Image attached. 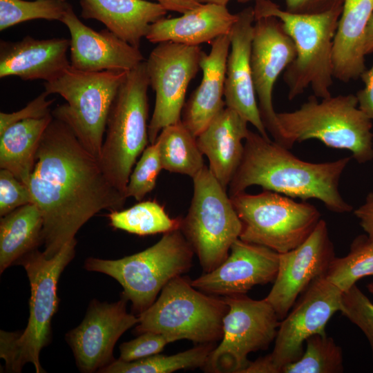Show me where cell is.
<instances>
[{"instance_id":"32","label":"cell","mask_w":373,"mask_h":373,"mask_svg":"<svg viewBox=\"0 0 373 373\" xmlns=\"http://www.w3.org/2000/svg\"><path fill=\"white\" fill-rule=\"evenodd\" d=\"M325 276L343 291L359 279L373 276V242L366 234L356 236L349 253L343 257H335Z\"/></svg>"},{"instance_id":"3","label":"cell","mask_w":373,"mask_h":373,"mask_svg":"<svg viewBox=\"0 0 373 373\" xmlns=\"http://www.w3.org/2000/svg\"><path fill=\"white\" fill-rule=\"evenodd\" d=\"M75 238L55 256L47 258L38 249L21 257L15 265L23 267L30 285L29 318L23 332H0V356L7 372H20L27 363L37 373L45 372L39 362L41 350L51 339V321L59 307V277L75 256Z\"/></svg>"},{"instance_id":"7","label":"cell","mask_w":373,"mask_h":373,"mask_svg":"<svg viewBox=\"0 0 373 373\" xmlns=\"http://www.w3.org/2000/svg\"><path fill=\"white\" fill-rule=\"evenodd\" d=\"M194 251L180 229L164 233L153 246L116 260L90 257L84 267L106 274L122 287L123 297L141 314L157 299L163 287L192 266Z\"/></svg>"},{"instance_id":"39","label":"cell","mask_w":373,"mask_h":373,"mask_svg":"<svg viewBox=\"0 0 373 373\" xmlns=\"http://www.w3.org/2000/svg\"><path fill=\"white\" fill-rule=\"evenodd\" d=\"M49 95L44 90L30 102L24 108L13 113H0V133L9 126L28 119L40 118L52 113L50 106L54 99H48Z\"/></svg>"},{"instance_id":"10","label":"cell","mask_w":373,"mask_h":373,"mask_svg":"<svg viewBox=\"0 0 373 373\" xmlns=\"http://www.w3.org/2000/svg\"><path fill=\"white\" fill-rule=\"evenodd\" d=\"M229 197L242 224L239 238L278 254L303 243L321 219L315 206L269 190Z\"/></svg>"},{"instance_id":"11","label":"cell","mask_w":373,"mask_h":373,"mask_svg":"<svg viewBox=\"0 0 373 373\" xmlns=\"http://www.w3.org/2000/svg\"><path fill=\"white\" fill-rule=\"evenodd\" d=\"M193 195L180 230L208 273L227 258L242 224L229 195L206 166L193 178Z\"/></svg>"},{"instance_id":"4","label":"cell","mask_w":373,"mask_h":373,"mask_svg":"<svg viewBox=\"0 0 373 373\" xmlns=\"http://www.w3.org/2000/svg\"><path fill=\"white\" fill-rule=\"evenodd\" d=\"M255 20L274 17L293 40L296 56L285 70L288 99L293 100L311 87L321 99L330 97L333 84V47L343 5L316 15H298L283 10L271 0H255Z\"/></svg>"},{"instance_id":"45","label":"cell","mask_w":373,"mask_h":373,"mask_svg":"<svg viewBox=\"0 0 373 373\" xmlns=\"http://www.w3.org/2000/svg\"><path fill=\"white\" fill-rule=\"evenodd\" d=\"M200 3H216L219 5H223L227 6L228 3L231 0H197ZM245 0H237L239 3H243Z\"/></svg>"},{"instance_id":"33","label":"cell","mask_w":373,"mask_h":373,"mask_svg":"<svg viewBox=\"0 0 373 373\" xmlns=\"http://www.w3.org/2000/svg\"><path fill=\"white\" fill-rule=\"evenodd\" d=\"M297 361L285 365L281 373H340L343 372V351L332 337L316 334L306 341Z\"/></svg>"},{"instance_id":"13","label":"cell","mask_w":373,"mask_h":373,"mask_svg":"<svg viewBox=\"0 0 373 373\" xmlns=\"http://www.w3.org/2000/svg\"><path fill=\"white\" fill-rule=\"evenodd\" d=\"M203 53L199 46L164 41L157 44L145 61L155 93L148 131L151 144L164 128L181 121L187 88L200 69Z\"/></svg>"},{"instance_id":"36","label":"cell","mask_w":373,"mask_h":373,"mask_svg":"<svg viewBox=\"0 0 373 373\" xmlns=\"http://www.w3.org/2000/svg\"><path fill=\"white\" fill-rule=\"evenodd\" d=\"M340 312L365 334L373 358V303L356 284L343 291Z\"/></svg>"},{"instance_id":"22","label":"cell","mask_w":373,"mask_h":373,"mask_svg":"<svg viewBox=\"0 0 373 373\" xmlns=\"http://www.w3.org/2000/svg\"><path fill=\"white\" fill-rule=\"evenodd\" d=\"M207 55L200 61L202 77L198 87L185 102L181 120L197 137L226 106L224 93L227 57L230 49L229 35L217 37Z\"/></svg>"},{"instance_id":"43","label":"cell","mask_w":373,"mask_h":373,"mask_svg":"<svg viewBox=\"0 0 373 373\" xmlns=\"http://www.w3.org/2000/svg\"><path fill=\"white\" fill-rule=\"evenodd\" d=\"M161 4L167 11L177 12L181 14L199 6L197 0H155Z\"/></svg>"},{"instance_id":"37","label":"cell","mask_w":373,"mask_h":373,"mask_svg":"<svg viewBox=\"0 0 373 373\" xmlns=\"http://www.w3.org/2000/svg\"><path fill=\"white\" fill-rule=\"evenodd\" d=\"M174 341L173 338L163 334L143 332L136 338L120 345L119 359L128 362L151 356L159 354L166 345Z\"/></svg>"},{"instance_id":"24","label":"cell","mask_w":373,"mask_h":373,"mask_svg":"<svg viewBox=\"0 0 373 373\" xmlns=\"http://www.w3.org/2000/svg\"><path fill=\"white\" fill-rule=\"evenodd\" d=\"M249 122L226 106L196 137L209 162V169L227 189L241 162Z\"/></svg>"},{"instance_id":"18","label":"cell","mask_w":373,"mask_h":373,"mask_svg":"<svg viewBox=\"0 0 373 373\" xmlns=\"http://www.w3.org/2000/svg\"><path fill=\"white\" fill-rule=\"evenodd\" d=\"M278 265V252L238 238L222 264L191 280V284L210 295L245 294L255 285L274 281Z\"/></svg>"},{"instance_id":"25","label":"cell","mask_w":373,"mask_h":373,"mask_svg":"<svg viewBox=\"0 0 373 373\" xmlns=\"http://www.w3.org/2000/svg\"><path fill=\"white\" fill-rule=\"evenodd\" d=\"M79 5L82 18L102 22L136 48L150 26L167 13L161 4L146 0H80Z\"/></svg>"},{"instance_id":"44","label":"cell","mask_w":373,"mask_h":373,"mask_svg":"<svg viewBox=\"0 0 373 373\" xmlns=\"http://www.w3.org/2000/svg\"><path fill=\"white\" fill-rule=\"evenodd\" d=\"M363 48L365 55L373 52V14L369 20L365 31Z\"/></svg>"},{"instance_id":"8","label":"cell","mask_w":373,"mask_h":373,"mask_svg":"<svg viewBox=\"0 0 373 373\" xmlns=\"http://www.w3.org/2000/svg\"><path fill=\"white\" fill-rule=\"evenodd\" d=\"M127 73L85 72L70 66L57 78L44 84L48 95H59L66 102L52 111L53 117L67 124L98 160L111 106Z\"/></svg>"},{"instance_id":"9","label":"cell","mask_w":373,"mask_h":373,"mask_svg":"<svg viewBox=\"0 0 373 373\" xmlns=\"http://www.w3.org/2000/svg\"><path fill=\"white\" fill-rule=\"evenodd\" d=\"M229 307L223 298L195 288L191 280L177 276L159 297L139 314L137 334L153 332L195 343H213L222 337V321Z\"/></svg>"},{"instance_id":"2","label":"cell","mask_w":373,"mask_h":373,"mask_svg":"<svg viewBox=\"0 0 373 373\" xmlns=\"http://www.w3.org/2000/svg\"><path fill=\"white\" fill-rule=\"evenodd\" d=\"M351 157L323 163L300 160L289 149L249 131L241 162L229 184L232 195L253 185L305 201L317 199L334 213L350 212L339 182Z\"/></svg>"},{"instance_id":"27","label":"cell","mask_w":373,"mask_h":373,"mask_svg":"<svg viewBox=\"0 0 373 373\" xmlns=\"http://www.w3.org/2000/svg\"><path fill=\"white\" fill-rule=\"evenodd\" d=\"M52 113L16 122L0 133V168L13 173L28 186L42 135Z\"/></svg>"},{"instance_id":"12","label":"cell","mask_w":373,"mask_h":373,"mask_svg":"<svg viewBox=\"0 0 373 373\" xmlns=\"http://www.w3.org/2000/svg\"><path fill=\"white\" fill-rule=\"evenodd\" d=\"M224 300L229 309L222 321V341L204 368L209 372L242 373L250 363L248 355L267 349L275 340L280 319L265 298L239 294Z\"/></svg>"},{"instance_id":"1","label":"cell","mask_w":373,"mask_h":373,"mask_svg":"<svg viewBox=\"0 0 373 373\" xmlns=\"http://www.w3.org/2000/svg\"><path fill=\"white\" fill-rule=\"evenodd\" d=\"M28 188L43 217L47 258L75 238L93 216L122 209L127 198L71 128L53 116L41 138Z\"/></svg>"},{"instance_id":"30","label":"cell","mask_w":373,"mask_h":373,"mask_svg":"<svg viewBox=\"0 0 373 373\" xmlns=\"http://www.w3.org/2000/svg\"><path fill=\"white\" fill-rule=\"evenodd\" d=\"M213 349V343H204L170 356L157 354L128 362L118 358L97 372L171 373L180 370L204 367Z\"/></svg>"},{"instance_id":"26","label":"cell","mask_w":373,"mask_h":373,"mask_svg":"<svg viewBox=\"0 0 373 373\" xmlns=\"http://www.w3.org/2000/svg\"><path fill=\"white\" fill-rule=\"evenodd\" d=\"M372 14L373 0H343L334 39V78L348 82L366 69L363 43Z\"/></svg>"},{"instance_id":"28","label":"cell","mask_w":373,"mask_h":373,"mask_svg":"<svg viewBox=\"0 0 373 373\" xmlns=\"http://www.w3.org/2000/svg\"><path fill=\"white\" fill-rule=\"evenodd\" d=\"M44 220L36 204L19 207L0 220V273L43 245Z\"/></svg>"},{"instance_id":"21","label":"cell","mask_w":373,"mask_h":373,"mask_svg":"<svg viewBox=\"0 0 373 373\" xmlns=\"http://www.w3.org/2000/svg\"><path fill=\"white\" fill-rule=\"evenodd\" d=\"M70 39H22L0 42V77L15 76L24 81L50 82L70 66L67 57Z\"/></svg>"},{"instance_id":"5","label":"cell","mask_w":373,"mask_h":373,"mask_svg":"<svg viewBox=\"0 0 373 373\" xmlns=\"http://www.w3.org/2000/svg\"><path fill=\"white\" fill-rule=\"evenodd\" d=\"M283 136L296 142L316 139L326 146L351 152L359 164L373 159L372 121L358 108L356 95H340L318 102L310 96L291 112L277 113Z\"/></svg>"},{"instance_id":"14","label":"cell","mask_w":373,"mask_h":373,"mask_svg":"<svg viewBox=\"0 0 373 373\" xmlns=\"http://www.w3.org/2000/svg\"><path fill=\"white\" fill-rule=\"evenodd\" d=\"M343 293L325 276L308 286L291 312L280 322L272 352L260 357L266 373H281L285 365L302 356L303 344L309 337L326 334L327 323L341 310Z\"/></svg>"},{"instance_id":"16","label":"cell","mask_w":373,"mask_h":373,"mask_svg":"<svg viewBox=\"0 0 373 373\" xmlns=\"http://www.w3.org/2000/svg\"><path fill=\"white\" fill-rule=\"evenodd\" d=\"M335 257L327 223L323 219L303 243L279 254L277 275L265 298L280 320L287 316L297 298L314 280L325 276Z\"/></svg>"},{"instance_id":"46","label":"cell","mask_w":373,"mask_h":373,"mask_svg":"<svg viewBox=\"0 0 373 373\" xmlns=\"http://www.w3.org/2000/svg\"><path fill=\"white\" fill-rule=\"evenodd\" d=\"M368 291L373 294V283H370L367 286Z\"/></svg>"},{"instance_id":"17","label":"cell","mask_w":373,"mask_h":373,"mask_svg":"<svg viewBox=\"0 0 373 373\" xmlns=\"http://www.w3.org/2000/svg\"><path fill=\"white\" fill-rule=\"evenodd\" d=\"M127 301L124 297L112 303L93 300L82 323L66 334L79 371L98 372L115 360L117 340L139 322L138 316L127 312Z\"/></svg>"},{"instance_id":"6","label":"cell","mask_w":373,"mask_h":373,"mask_svg":"<svg viewBox=\"0 0 373 373\" xmlns=\"http://www.w3.org/2000/svg\"><path fill=\"white\" fill-rule=\"evenodd\" d=\"M149 86L144 60L128 72L106 120L98 160L110 182L125 195L132 168L149 142Z\"/></svg>"},{"instance_id":"15","label":"cell","mask_w":373,"mask_h":373,"mask_svg":"<svg viewBox=\"0 0 373 373\" xmlns=\"http://www.w3.org/2000/svg\"><path fill=\"white\" fill-rule=\"evenodd\" d=\"M294 43L276 17L255 20L251 51L252 78L263 124L274 141L291 149L280 128L272 93L280 73L294 60Z\"/></svg>"},{"instance_id":"19","label":"cell","mask_w":373,"mask_h":373,"mask_svg":"<svg viewBox=\"0 0 373 373\" xmlns=\"http://www.w3.org/2000/svg\"><path fill=\"white\" fill-rule=\"evenodd\" d=\"M61 22L68 28L70 63L85 72H129L144 61L140 50L108 29L95 30L84 23L70 5Z\"/></svg>"},{"instance_id":"35","label":"cell","mask_w":373,"mask_h":373,"mask_svg":"<svg viewBox=\"0 0 373 373\" xmlns=\"http://www.w3.org/2000/svg\"><path fill=\"white\" fill-rule=\"evenodd\" d=\"M159 149L156 143L147 146L131 173L126 188V198L141 201L155 186L156 180L162 169Z\"/></svg>"},{"instance_id":"34","label":"cell","mask_w":373,"mask_h":373,"mask_svg":"<svg viewBox=\"0 0 373 373\" xmlns=\"http://www.w3.org/2000/svg\"><path fill=\"white\" fill-rule=\"evenodd\" d=\"M70 6L66 0H0V30L35 19L61 21Z\"/></svg>"},{"instance_id":"42","label":"cell","mask_w":373,"mask_h":373,"mask_svg":"<svg viewBox=\"0 0 373 373\" xmlns=\"http://www.w3.org/2000/svg\"><path fill=\"white\" fill-rule=\"evenodd\" d=\"M367 237L373 242V191L367 194L365 202L354 211Z\"/></svg>"},{"instance_id":"31","label":"cell","mask_w":373,"mask_h":373,"mask_svg":"<svg viewBox=\"0 0 373 373\" xmlns=\"http://www.w3.org/2000/svg\"><path fill=\"white\" fill-rule=\"evenodd\" d=\"M108 217L114 228L139 236L178 229L182 222V218H170L155 201H142L124 210H113Z\"/></svg>"},{"instance_id":"20","label":"cell","mask_w":373,"mask_h":373,"mask_svg":"<svg viewBox=\"0 0 373 373\" xmlns=\"http://www.w3.org/2000/svg\"><path fill=\"white\" fill-rule=\"evenodd\" d=\"M237 15L229 34L231 44L224 84L225 105L251 124L262 137L269 139L260 115L251 67L254 8H245Z\"/></svg>"},{"instance_id":"41","label":"cell","mask_w":373,"mask_h":373,"mask_svg":"<svg viewBox=\"0 0 373 373\" xmlns=\"http://www.w3.org/2000/svg\"><path fill=\"white\" fill-rule=\"evenodd\" d=\"M364 86L356 94L358 108L373 121V64L365 69L360 77Z\"/></svg>"},{"instance_id":"29","label":"cell","mask_w":373,"mask_h":373,"mask_svg":"<svg viewBox=\"0 0 373 373\" xmlns=\"http://www.w3.org/2000/svg\"><path fill=\"white\" fill-rule=\"evenodd\" d=\"M155 143L164 170L193 178L205 166L196 137L182 120L164 128Z\"/></svg>"},{"instance_id":"38","label":"cell","mask_w":373,"mask_h":373,"mask_svg":"<svg viewBox=\"0 0 373 373\" xmlns=\"http://www.w3.org/2000/svg\"><path fill=\"white\" fill-rule=\"evenodd\" d=\"M32 203L28 186L10 171L0 170V216L3 217L16 209Z\"/></svg>"},{"instance_id":"23","label":"cell","mask_w":373,"mask_h":373,"mask_svg":"<svg viewBox=\"0 0 373 373\" xmlns=\"http://www.w3.org/2000/svg\"><path fill=\"white\" fill-rule=\"evenodd\" d=\"M237 19V13H231L227 6L200 3L180 17H163L153 23L145 38L153 44L173 41L199 46L229 35Z\"/></svg>"},{"instance_id":"40","label":"cell","mask_w":373,"mask_h":373,"mask_svg":"<svg viewBox=\"0 0 373 373\" xmlns=\"http://www.w3.org/2000/svg\"><path fill=\"white\" fill-rule=\"evenodd\" d=\"M255 0H245V3ZM285 10L293 14L316 15L342 6L343 0H284Z\"/></svg>"}]
</instances>
